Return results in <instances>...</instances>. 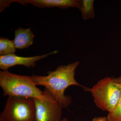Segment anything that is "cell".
<instances>
[{
	"mask_svg": "<svg viewBox=\"0 0 121 121\" xmlns=\"http://www.w3.org/2000/svg\"><path fill=\"white\" fill-rule=\"evenodd\" d=\"M118 78H119V80H120V82H121V75Z\"/></svg>",
	"mask_w": 121,
	"mask_h": 121,
	"instance_id": "5bb4252c",
	"label": "cell"
},
{
	"mask_svg": "<svg viewBox=\"0 0 121 121\" xmlns=\"http://www.w3.org/2000/svg\"><path fill=\"white\" fill-rule=\"evenodd\" d=\"M93 0H82V5L80 9L82 17L84 20L93 19L95 16Z\"/></svg>",
	"mask_w": 121,
	"mask_h": 121,
	"instance_id": "9c48e42d",
	"label": "cell"
},
{
	"mask_svg": "<svg viewBox=\"0 0 121 121\" xmlns=\"http://www.w3.org/2000/svg\"><path fill=\"white\" fill-rule=\"evenodd\" d=\"M9 1V4L13 2L23 5L29 4L39 8H77L80 10L82 5V0H10Z\"/></svg>",
	"mask_w": 121,
	"mask_h": 121,
	"instance_id": "52a82bcc",
	"label": "cell"
},
{
	"mask_svg": "<svg viewBox=\"0 0 121 121\" xmlns=\"http://www.w3.org/2000/svg\"><path fill=\"white\" fill-rule=\"evenodd\" d=\"M44 90L47 94L45 99L33 98L35 107V121H61L63 107L47 89Z\"/></svg>",
	"mask_w": 121,
	"mask_h": 121,
	"instance_id": "5b68a950",
	"label": "cell"
},
{
	"mask_svg": "<svg viewBox=\"0 0 121 121\" xmlns=\"http://www.w3.org/2000/svg\"><path fill=\"white\" fill-rule=\"evenodd\" d=\"M58 52V51H55L45 55L31 57H22L15 54L0 56V68L4 71H6L9 68L17 65H23L27 67H34L36 65V62Z\"/></svg>",
	"mask_w": 121,
	"mask_h": 121,
	"instance_id": "8992f818",
	"label": "cell"
},
{
	"mask_svg": "<svg viewBox=\"0 0 121 121\" xmlns=\"http://www.w3.org/2000/svg\"><path fill=\"white\" fill-rule=\"evenodd\" d=\"M35 116L33 98L9 96L0 121H35Z\"/></svg>",
	"mask_w": 121,
	"mask_h": 121,
	"instance_id": "277c9868",
	"label": "cell"
},
{
	"mask_svg": "<svg viewBox=\"0 0 121 121\" xmlns=\"http://www.w3.org/2000/svg\"><path fill=\"white\" fill-rule=\"evenodd\" d=\"M35 36L31 29L19 28L15 30V39L13 40L16 48H26L32 45Z\"/></svg>",
	"mask_w": 121,
	"mask_h": 121,
	"instance_id": "ba28073f",
	"label": "cell"
},
{
	"mask_svg": "<svg viewBox=\"0 0 121 121\" xmlns=\"http://www.w3.org/2000/svg\"><path fill=\"white\" fill-rule=\"evenodd\" d=\"M61 121H68V120L66 118H64L63 119H62Z\"/></svg>",
	"mask_w": 121,
	"mask_h": 121,
	"instance_id": "4fadbf2b",
	"label": "cell"
},
{
	"mask_svg": "<svg viewBox=\"0 0 121 121\" xmlns=\"http://www.w3.org/2000/svg\"><path fill=\"white\" fill-rule=\"evenodd\" d=\"M107 118L108 121H121V97L114 109L108 113Z\"/></svg>",
	"mask_w": 121,
	"mask_h": 121,
	"instance_id": "8fae6325",
	"label": "cell"
},
{
	"mask_svg": "<svg viewBox=\"0 0 121 121\" xmlns=\"http://www.w3.org/2000/svg\"><path fill=\"white\" fill-rule=\"evenodd\" d=\"M16 48L13 41L7 38H0V55L4 56L14 54L16 52Z\"/></svg>",
	"mask_w": 121,
	"mask_h": 121,
	"instance_id": "30bf717a",
	"label": "cell"
},
{
	"mask_svg": "<svg viewBox=\"0 0 121 121\" xmlns=\"http://www.w3.org/2000/svg\"><path fill=\"white\" fill-rule=\"evenodd\" d=\"M0 86L4 96H17L38 99L47 97L45 90L41 91L36 86L31 76L19 75L8 71H0Z\"/></svg>",
	"mask_w": 121,
	"mask_h": 121,
	"instance_id": "7a4b0ae2",
	"label": "cell"
},
{
	"mask_svg": "<svg viewBox=\"0 0 121 121\" xmlns=\"http://www.w3.org/2000/svg\"><path fill=\"white\" fill-rule=\"evenodd\" d=\"M76 61L67 65L59 66L55 70L48 71L47 76L33 75L31 77L36 86H43L47 89L63 108H66L71 104L72 99L70 95H66V89L71 86H83L75 79V71L79 65Z\"/></svg>",
	"mask_w": 121,
	"mask_h": 121,
	"instance_id": "6da1fadb",
	"label": "cell"
},
{
	"mask_svg": "<svg viewBox=\"0 0 121 121\" xmlns=\"http://www.w3.org/2000/svg\"><path fill=\"white\" fill-rule=\"evenodd\" d=\"M92 121H108L105 117H95L93 118Z\"/></svg>",
	"mask_w": 121,
	"mask_h": 121,
	"instance_id": "7c38bea8",
	"label": "cell"
},
{
	"mask_svg": "<svg viewBox=\"0 0 121 121\" xmlns=\"http://www.w3.org/2000/svg\"><path fill=\"white\" fill-rule=\"evenodd\" d=\"M83 89L91 93L98 107L109 113L114 109L121 97V82L118 78L107 77L99 80L92 88Z\"/></svg>",
	"mask_w": 121,
	"mask_h": 121,
	"instance_id": "3957f363",
	"label": "cell"
}]
</instances>
